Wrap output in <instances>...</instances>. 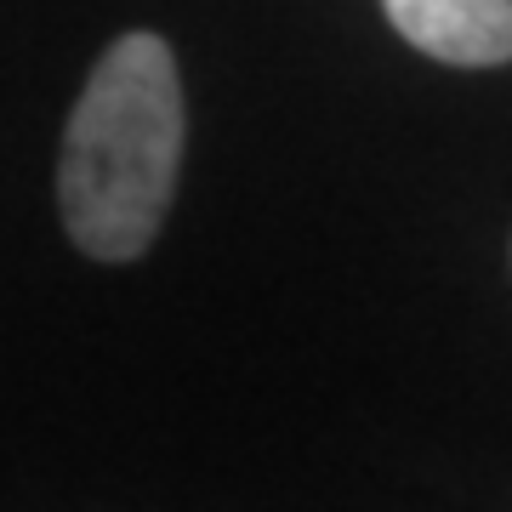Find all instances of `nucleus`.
<instances>
[{
	"instance_id": "1",
	"label": "nucleus",
	"mask_w": 512,
	"mask_h": 512,
	"mask_svg": "<svg viewBox=\"0 0 512 512\" xmlns=\"http://www.w3.org/2000/svg\"><path fill=\"white\" fill-rule=\"evenodd\" d=\"M183 165V80L160 35H120L97 57L63 131L57 205L69 239L97 262L154 245Z\"/></svg>"
},
{
	"instance_id": "2",
	"label": "nucleus",
	"mask_w": 512,
	"mask_h": 512,
	"mask_svg": "<svg viewBox=\"0 0 512 512\" xmlns=\"http://www.w3.org/2000/svg\"><path fill=\"white\" fill-rule=\"evenodd\" d=\"M382 6L393 29L439 63L456 69L512 63V0H382Z\"/></svg>"
}]
</instances>
